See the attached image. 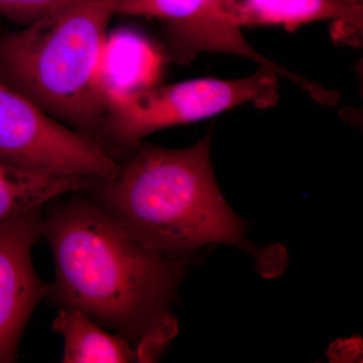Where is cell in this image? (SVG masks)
<instances>
[{"label":"cell","instance_id":"cell-1","mask_svg":"<svg viewBox=\"0 0 363 363\" xmlns=\"http://www.w3.org/2000/svg\"><path fill=\"white\" fill-rule=\"evenodd\" d=\"M44 208L42 236L54 255L52 302L79 310L154 362L178 326L172 304L189 257L157 252L135 240L85 194Z\"/></svg>","mask_w":363,"mask_h":363},{"label":"cell","instance_id":"cell-2","mask_svg":"<svg viewBox=\"0 0 363 363\" xmlns=\"http://www.w3.org/2000/svg\"><path fill=\"white\" fill-rule=\"evenodd\" d=\"M212 133L186 149L140 143L118 162L113 175L84 193L152 250L185 257L202 245L230 243L252 253L264 276H277L283 266L279 250L264 252L248 242L247 223L217 185Z\"/></svg>","mask_w":363,"mask_h":363},{"label":"cell","instance_id":"cell-3","mask_svg":"<svg viewBox=\"0 0 363 363\" xmlns=\"http://www.w3.org/2000/svg\"><path fill=\"white\" fill-rule=\"evenodd\" d=\"M121 1L78 0L59 13L0 35V79L104 150L106 105L100 63L108 26Z\"/></svg>","mask_w":363,"mask_h":363},{"label":"cell","instance_id":"cell-4","mask_svg":"<svg viewBox=\"0 0 363 363\" xmlns=\"http://www.w3.org/2000/svg\"><path fill=\"white\" fill-rule=\"evenodd\" d=\"M278 76L272 69L262 68L247 78L194 79L109 100L102 125L104 149L117 160L116 155L125 157L147 136L164 128L196 123L243 104L269 108L279 100Z\"/></svg>","mask_w":363,"mask_h":363},{"label":"cell","instance_id":"cell-5","mask_svg":"<svg viewBox=\"0 0 363 363\" xmlns=\"http://www.w3.org/2000/svg\"><path fill=\"white\" fill-rule=\"evenodd\" d=\"M0 159L21 168L105 180L118 161L0 79Z\"/></svg>","mask_w":363,"mask_h":363},{"label":"cell","instance_id":"cell-6","mask_svg":"<svg viewBox=\"0 0 363 363\" xmlns=\"http://www.w3.org/2000/svg\"><path fill=\"white\" fill-rule=\"evenodd\" d=\"M116 14L159 23L168 60L187 64L202 52L235 55L272 69L313 99L323 91L321 85L264 58L248 44L238 23L236 0H121Z\"/></svg>","mask_w":363,"mask_h":363},{"label":"cell","instance_id":"cell-7","mask_svg":"<svg viewBox=\"0 0 363 363\" xmlns=\"http://www.w3.org/2000/svg\"><path fill=\"white\" fill-rule=\"evenodd\" d=\"M44 208L0 223V363L16 362L28 319L51 294L52 284L39 278L32 259Z\"/></svg>","mask_w":363,"mask_h":363},{"label":"cell","instance_id":"cell-8","mask_svg":"<svg viewBox=\"0 0 363 363\" xmlns=\"http://www.w3.org/2000/svg\"><path fill=\"white\" fill-rule=\"evenodd\" d=\"M167 61L162 48L142 33L130 28L108 32L100 63L105 105L157 85Z\"/></svg>","mask_w":363,"mask_h":363},{"label":"cell","instance_id":"cell-9","mask_svg":"<svg viewBox=\"0 0 363 363\" xmlns=\"http://www.w3.org/2000/svg\"><path fill=\"white\" fill-rule=\"evenodd\" d=\"M243 26H281L295 30L314 21H331L332 35L358 45L363 30V6L343 0H236Z\"/></svg>","mask_w":363,"mask_h":363},{"label":"cell","instance_id":"cell-10","mask_svg":"<svg viewBox=\"0 0 363 363\" xmlns=\"http://www.w3.org/2000/svg\"><path fill=\"white\" fill-rule=\"evenodd\" d=\"M101 181L33 171L0 159V223L47 206L61 196L84 192Z\"/></svg>","mask_w":363,"mask_h":363},{"label":"cell","instance_id":"cell-11","mask_svg":"<svg viewBox=\"0 0 363 363\" xmlns=\"http://www.w3.org/2000/svg\"><path fill=\"white\" fill-rule=\"evenodd\" d=\"M64 339L62 362L126 363L138 360L133 345L118 334H109L79 310L61 308L52 325Z\"/></svg>","mask_w":363,"mask_h":363},{"label":"cell","instance_id":"cell-12","mask_svg":"<svg viewBox=\"0 0 363 363\" xmlns=\"http://www.w3.org/2000/svg\"><path fill=\"white\" fill-rule=\"evenodd\" d=\"M78 0H0V16L28 26L63 11Z\"/></svg>","mask_w":363,"mask_h":363},{"label":"cell","instance_id":"cell-13","mask_svg":"<svg viewBox=\"0 0 363 363\" xmlns=\"http://www.w3.org/2000/svg\"><path fill=\"white\" fill-rule=\"evenodd\" d=\"M343 1L353 4V6H362V0H343Z\"/></svg>","mask_w":363,"mask_h":363}]
</instances>
